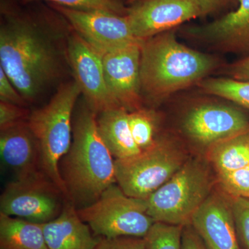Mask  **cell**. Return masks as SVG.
I'll return each mask as SVG.
<instances>
[{"label":"cell","instance_id":"cell-1","mask_svg":"<svg viewBox=\"0 0 249 249\" xmlns=\"http://www.w3.org/2000/svg\"><path fill=\"white\" fill-rule=\"evenodd\" d=\"M4 15L0 67L25 101H34L60 76V49L42 22L16 11Z\"/></svg>","mask_w":249,"mask_h":249},{"label":"cell","instance_id":"cell-2","mask_svg":"<svg viewBox=\"0 0 249 249\" xmlns=\"http://www.w3.org/2000/svg\"><path fill=\"white\" fill-rule=\"evenodd\" d=\"M113 158L98 132L97 114L85 102L73 121L71 146L59 165L72 204L78 209L91 204L116 183Z\"/></svg>","mask_w":249,"mask_h":249},{"label":"cell","instance_id":"cell-3","mask_svg":"<svg viewBox=\"0 0 249 249\" xmlns=\"http://www.w3.org/2000/svg\"><path fill=\"white\" fill-rule=\"evenodd\" d=\"M220 65L213 55L178 42L170 30L141 44L142 94L155 102L177 91L198 85Z\"/></svg>","mask_w":249,"mask_h":249},{"label":"cell","instance_id":"cell-4","mask_svg":"<svg viewBox=\"0 0 249 249\" xmlns=\"http://www.w3.org/2000/svg\"><path fill=\"white\" fill-rule=\"evenodd\" d=\"M80 94L81 91L75 80L64 83L46 106L33 111L28 119L29 127L40 145L42 171L60 188L68 199L59 165L71 146L72 117Z\"/></svg>","mask_w":249,"mask_h":249},{"label":"cell","instance_id":"cell-5","mask_svg":"<svg viewBox=\"0 0 249 249\" xmlns=\"http://www.w3.org/2000/svg\"><path fill=\"white\" fill-rule=\"evenodd\" d=\"M212 186L207 167L199 160H186L147 198V213L155 222L183 227L191 224L193 214L211 194Z\"/></svg>","mask_w":249,"mask_h":249},{"label":"cell","instance_id":"cell-6","mask_svg":"<svg viewBox=\"0 0 249 249\" xmlns=\"http://www.w3.org/2000/svg\"><path fill=\"white\" fill-rule=\"evenodd\" d=\"M77 211L95 235L106 238L144 237L155 222L147 213L146 200L127 196L116 183Z\"/></svg>","mask_w":249,"mask_h":249},{"label":"cell","instance_id":"cell-7","mask_svg":"<svg viewBox=\"0 0 249 249\" xmlns=\"http://www.w3.org/2000/svg\"><path fill=\"white\" fill-rule=\"evenodd\" d=\"M186 161L178 145L168 139H158L153 146L135 157L114 160L116 183L127 196L146 200Z\"/></svg>","mask_w":249,"mask_h":249},{"label":"cell","instance_id":"cell-8","mask_svg":"<svg viewBox=\"0 0 249 249\" xmlns=\"http://www.w3.org/2000/svg\"><path fill=\"white\" fill-rule=\"evenodd\" d=\"M69 199L42 170L16 178L0 197V213L45 224L61 213Z\"/></svg>","mask_w":249,"mask_h":249},{"label":"cell","instance_id":"cell-9","mask_svg":"<svg viewBox=\"0 0 249 249\" xmlns=\"http://www.w3.org/2000/svg\"><path fill=\"white\" fill-rule=\"evenodd\" d=\"M75 32L101 54L142 41L136 38L127 15L83 11L51 4Z\"/></svg>","mask_w":249,"mask_h":249},{"label":"cell","instance_id":"cell-10","mask_svg":"<svg viewBox=\"0 0 249 249\" xmlns=\"http://www.w3.org/2000/svg\"><path fill=\"white\" fill-rule=\"evenodd\" d=\"M66 59L85 102L96 114L119 107L111 98L106 78L102 54L71 29L67 38Z\"/></svg>","mask_w":249,"mask_h":249},{"label":"cell","instance_id":"cell-11","mask_svg":"<svg viewBox=\"0 0 249 249\" xmlns=\"http://www.w3.org/2000/svg\"><path fill=\"white\" fill-rule=\"evenodd\" d=\"M181 127L192 142L211 147L236 136L249 133V119L232 106L202 103L187 111Z\"/></svg>","mask_w":249,"mask_h":249},{"label":"cell","instance_id":"cell-12","mask_svg":"<svg viewBox=\"0 0 249 249\" xmlns=\"http://www.w3.org/2000/svg\"><path fill=\"white\" fill-rule=\"evenodd\" d=\"M127 17L136 38L142 41L201 17L198 0H137Z\"/></svg>","mask_w":249,"mask_h":249},{"label":"cell","instance_id":"cell-13","mask_svg":"<svg viewBox=\"0 0 249 249\" xmlns=\"http://www.w3.org/2000/svg\"><path fill=\"white\" fill-rule=\"evenodd\" d=\"M141 44L102 54L105 78L111 98L129 112L142 107Z\"/></svg>","mask_w":249,"mask_h":249},{"label":"cell","instance_id":"cell-14","mask_svg":"<svg viewBox=\"0 0 249 249\" xmlns=\"http://www.w3.org/2000/svg\"><path fill=\"white\" fill-rule=\"evenodd\" d=\"M191 225L207 249H242L231 203L219 194L210 195L193 214Z\"/></svg>","mask_w":249,"mask_h":249},{"label":"cell","instance_id":"cell-15","mask_svg":"<svg viewBox=\"0 0 249 249\" xmlns=\"http://www.w3.org/2000/svg\"><path fill=\"white\" fill-rule=\"evenodd\" d=\"M235 11L199 27L188 34L221 50L249 53V0H238Z\"/></svg>","mask_w":249,"mask_h":249},{"label":"cell","instance_id":"cell-16","mask_svg":"<svg viewBox=\"0 0 249 249\" xmlns=\"http://www.w3.org/2000/svg\"><path fill=\"white\" fill-rule=\"evenodd\" d=\"M0 154L17 178L42 170L40 145L28 121L1 130Z\"/></svg>","mask_w":249,"mask_h":249},{"label":"cell","instance_id":"cell-17","mask_svg":"<svg viewBox=\"0 0 249 249\" xmlns=\"http://www.w3.org/2000/svg\"><path fill=\"white\" fill-rule=\"evenodd\" d=\"M42 224L49 249H94L99 241L70 201L58 217Z\"/></svg>","mask_w":249,"mask_h":249},{"label":"cell","instance_id":"cell-18","mask_svg":"<svg viewBox=\"0 0 249 249\" xmlns=\"http://www.w3.org/2000/svg\"><path fill=\"white\" fill-rule=\"evenodd\" d=\"M98 132L115 160L132 158L142 152L134 142L129 124V111L116 107L97 115Z\"/></svg>","mask_w":249,"mask_h":249},{"label":"cell","instance_id":"cell-19","mask_svg":"<svg viewBox=\"0 0 249 249\" xmlns=\"http://www.w3.org/2000/svg\"><path fill=\"white\" fill-rule=\"evenodd\" d=\"M0 249H49L42 224L0 213Z\"/></svg>","mask_w":249,"mask_h":249},{"label":"cell","instance_id":"cell-20","mask_svg":"<svg viewBox=\"0 0 249 249\" xmlns=\"http://www.w3.org/2000/svg\"><path fill=\"white\" fill-rule=\"evenodd\" d=\"M210 149V159L217 175L249 165V133L223 141Z\"/></svg>","mask_w":249,"mask_h":249},{"label":"cell","instance_id":"cell-21","mask_svg":"<svg viewBox=\"0 0 249 249\" xmlns=\"http://www.w3.org/2000/svg\"><path fill=\"white\" fill-rule=\"evenodd\" d=\"M198 86L204 92L229 100L249 111V81L231 78H207Z\"/></svg>","mask_w":249,"mask_h":249},{"label":"cell","instance_id":"cell-22","mask_svg":"<svg viewBox=\"0 0 249 249\" xmlns=\"http://www.w3.org/2000/svg\"><path fill=\"white\" fill-rule=\"evenodd\" d=\"M158 116L151 109L140 108L129 112V124L134 142L141 151L155 145Z\"/></svg>","mask_w":249,"mask_h":249},{"label":"cell","instance_id":"cell-23","mask_svg":"<svg viewBox=\"0 0 249 249\" xmlns=\"http://www.w3.org/2000/svg\"><path fill=\"white\" fill-rule=\"evenodd\" d=\"M183 226L155 222L144 237L147 249H182Z\"/></svg>","mask_w":249,"mask_h":249},{"label":"cell","instance_id":"cell-24","mask_svg":"<svg viewBox=\"0 0 249 249\" xmlns=\"http://www.w3.org/2000/svg\"><path fill=\"white\" fill-rule=\"evenodd\" d=\"M24 2L46 1L51 4L83 11H102L119 15H127V8L122 0H22Z\"/></svg>","mask_w":249,"mask_h":249},{"label":"cell","instance_id":"cell-25","mask_svg":"<svg viewBox=\"0 0 249 249\" xmlns=\"http://www.w3.org/2000/svg\"><path fill=\"white\" fill-rule=\"evenodd\" d=\"M224 191L232 197L249 198V165L218 175Z\"/></svg>","mask_w":249,"mask_h":249},{"label":"cell","instance_id":"cell-26","mask_svg":"<svg viewBox=\"0 0 249 249\" xmlns=\"http://www.w3.org/2000/svg\"><path fill=\"white\" fill-rule=\"evenodd\" d=\"M231 203L241 247L249 249V198L232 197Z\"/></svg>","mask_w":249,"mask_h":249},{"label":"cell","instance_id":"cell-27","mask_svg":"<svg viewBox=\"0 0 249 249\" xmlns=\"http://www.w3.org/2000/svg\"><path fill=\"white\" fill-rule=\"evenodd\" d=\"M30 112L22 106L0 101V130L28 121Z\"/></svg>","mask_w":249,"mask_h":249},{"label":"cell","instance_id":"cell-28","mask_svg":"<svg viewBox=\"0 0 249 249\" xmlns=\"http://www.w3.org/2000/svg\"><path fill=\"white\" fill-rule=\"evenodd\" d=\"M94 249H147L144 237H120L106 238L99 237Z\"/></svg>","mask_w":249,"mask_h":249},{"label":"cell","instance_id":"cell-29","mask_svg":"<svg viewBox=\"0 0 249 249\" xmlns=\"http://www.w3.org/2000/svg\"><path fill=\"white\" fill-rule=\"evenodd\" d=\"M0 101L12 103L22 107H24L26 104L25 100L15 88L9 77L1 67H0Z\"/></svg>","mask_w":249,"mask_h":249},{"label":"cell","instance_id":"cell-30","mask_svg":"<svg viewBox=\"0 0 249 249\" xmlns=\"http://www.w3.org/2000/svg\"><path fill=\"white\" fill-rule=\"evenodd\" d=\"M227 73L229 78L249 81V55L228 67Z\"/></svg>","mask_w":249,"mask_h":249},{"label":"cell","instance_id":"cell-31","mask_svg":"<svg viewBox=\"0 0 249 249\" xmlns=\"http://www.w3.org/2000/svg\"><path fill=\"white\" fill-rule=\"evenodd\" d=\"M182 249H207L191 224L183 227Z\"/></svg>","mask_w":249,"mask_h":249},{"label":"cell","instance_id":"cell-32","mask_svg":"<svg viewBox=\"0 0 249 249\" xmlns=\"http://www.w3.org/2000/svg\"><path fill=\"white\" fill-rule=\"evenodd\" d=\"M232 0H198L201 11V17L213 14L227 6Z\"/></svg>","mask_w":249,"mask_h":249},{"label":"cell","instance_id":"cell-33","mask_svg":"<svg viewBox=\"0 0 249 249\" xmlns=\"http://www.w3.org/2000/svg\"><path fill=\"white\" fill-rule=\"evenodd\" d=\"M137 0H128V3L129 4H132V3L135 2Z\"/></svg>","mask_w":249,"mask_h":249}]
</instances>
